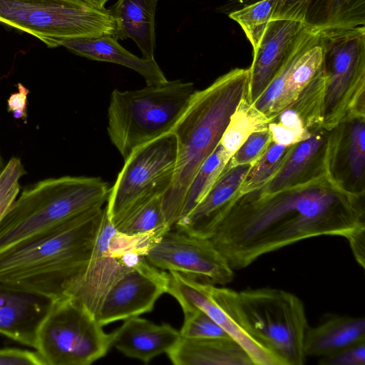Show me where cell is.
<instances>
[{"instance_id":"cell-1","label":"cell","mask_w":365,"mask_h":365,"mask_svg":"<svg viewBox=\"0 0 365 365\" xmlns=\"http://www.w3.org/2000/svg\"><path fill=\"white\" fill-rule=\"evenodd\" d=\"M365 229L364 197L351 195L329 176L265 192L238 194L226 206L208 238L233 270L261 256L320 236L346 239Z\"/></svg>"},{"instance_id":"cell-2","label":"cell","mask_w":365,"mask_h":365,"mask_svg":"<svg viewBox=\"0 0 365 365\" xmlns=\"http://www.w3.org/2000/svg\"><path fill=\"white\" fill-rule=\"evenodd\" d=\"M90 209L0 250V281L53 299L67 296L83 272L102 222Z\"/></svg>"},{"instance_id":"cell-3","label":"cell","mask_w":365,"mask_h":365,"mask_svg":"<svg viewBox=\"0 0 365 365\" xmlns=\"http://www.w3.org/2000/svg\"><path fill=\"white\" fill-rule=\"evenodd\" d=\"M249 83V68H235L207 88L196 90L171 131L177 140L176 168L171 186L163 197L170 227L180 217L193 177L220 142L239 102L248 94Z\"/></svg>"},{"instance_id":"cell-4","label":"cell","mask_w":365,"mask_h":365,"mask_svg":"<svg viewBox=\"0 0 365 365\" xmlns=\"http://www.w3.org/2000/svg\"><path fill=\"white\" fill-rule=\"evenodd\" d=\"M109 190L108 183L98 177L67 175L28 185L0 222V250L103 207Z\"/></svg>"},{"instance_id":"cell-5","label":"cell","mask_w":365,"mask_h":365,"mask_svg":"<svg viewBox=\"0 0 365 365\" xmlns=\"http://www.w3.org/2000/svg\"><path fill=\"white\" fill-rule=\"evenodd\" d=\"M195 91L192 83L181 80L146 84L135 91L114 89L108 109L107 132L123 158L170 133Z\"/></svg>"},{"instance_id":"cell-6","label":"cell","mask_w":365,"mask_h":365,"mask_svg":"<svg viewBox=\"0 0 365 365\" xmlns=\"http://www.w3.org/2000/svg\"><path fill=\"white\" fill-rule=\"evenodd\" d=\"M0 22L26 32L48 48L66 40L113 36L109 9L76 0H0Z\"/></svg>"},{"instance_id":"cell-7","label":"cell","mask_w":365,"mask_h":365,"mask_svg":"<svg viewBox=\"0 0 365 365\" xmlns=\"http://www.w3.org/2000/svg\"><path fill=\"white\" fill-rule=\"evenodd\" d=\"M239 314L251 336L285 365H302L304 339L309 327L302 301L279 289L237 292Z\"/></svg>"},{"instance_id":"cell-8","label":"cell","mask_w":365,"mask_h":365,"mask_svg":"<svg viewBox=\"0 0 365 365\" xmlns=\"http://www.w3.org/2000/svg\"><path fill=\"white\" fill-rule=\"evenodd\" d=\"M323 50L322 128L365 113V26L318 31Z\"/></svg>"},{"instance_id":"cell-9","label":"cell","mask_w":365,"mask_h":365,"mask_svg":"<svg viewBox=\"0 0 365 365\" xmlns=\"http://www.w3.org/2000/svg\"><path fill=\"white\" fill-rule=\"evenodd\" d=\"M110 334L75 298L53 300L36 336L45 365H88L106 355Z\"/></svg>"},{"instance_id":"cell-10","label":"cell","mask_w":365,"mask_h":365,"mask_svg":"<svg viewBox=\"0 0 365 365\" xmlns=\"http://www.w3.org/2000/svg\"><path fill=\"white\" fill-rule=\"evenodd\" d=\"M111 188L106 206L115 225L130 212L168 190L177 162V140L170 132L135 149Z\"/></svg>"},{"instance_id":"cell-11","label":"cell","mask_w":365,"mask_h":365,"mask_svg":"<svg viewBox=\"0 0 365 365\" xmlns=\"http://www.w3.org/2000/svg\"><path fill=\"white\" fill-rule=\"evenodd\" d=\"M168 273L167 293L176 299L183 312L197 309L206 313L245 350L253 365H285L245 329L238 311L236 291L203 283L176 272Z\"/></svg>"},{"instance_id":"cell-12","label":"cell","mask_w":365,"mask_h":365,"mask_svg":"<svg viewBox=\"0 0 365 365\" xmlns=\"http://www.w3.org/2000/svg\"><path fill=\"white\" fill-rule=\"evenodd\" d=\"M145 258L158 269L176 272L212 285H226L235 277V270L210 239L177 230L170 229L162 235Z\"/></svg>"},{"instance_id":"cell-13","label":"cell","mask_w":365,"mask_h":365,"mask_svg":"<svg viewBox=\"0 0 365 365\" xmlns=\"http://www.w3.org/2000/svg\"><path fill=\"white\" fill-rule=\"evenodd\" d=\"M168 282V272L141 257L108 291L96 319L103 327L152 311Z\"/></svg>"},{"instance_id":"cell-14","label":"cell","mask_w":365,"mask_h":365,"mask_svg":"<svg viewBox=\"0 0 365 365\" xmlns=\"http://www.w3.org/2000/svg\"><path fill=\"white\" fill-rule=\"evenodd\" d=\"M323 50L318 31L309 28L253 106L269 120L293 101L320 71Z\"/></svg>"},{"instance_id":"cell-15","label":"cell","mask_w":365,"mask_h":365,"mask_svg":"<svg viewBox=\"0 0 365 365\" xmlns=\"http://www.w3.org/2000/svg\"><path fill=\"white\" fill-rule=\"evenodd\" d=\"M328 176L346 192L365 195V113L351 112L330 130Z\"/></svg>"},{"instance_id":"cell-16","label":"cell","mask_w":365,"mask_h":365,"mask_svg":"<svg viewBox=\"0 0 365 365\" xmlns=\"http://www.w3.org/2000/svg\"><path fill=\"white\" fill-rule=\"evenodd\" d=\"M114 229L105 207L90 259L67 295L78 300L95 318L110 288L138 261L120 257L110 252L109 240Z\"/></svg>"},{"instance_id":"cell-17","label":"cell","mask_w":365,"mask_h":365,"mask_svg":"<svg viewBox=\"0 0 365 365\" xmlns=\"http://www.w3.org/2000/svg\"><path fill=\"white\" fill-rule=\"evenodd\" d=\"M307 27L293 19L269 21L250 70L247 99L253 105L293 53Z\"/></svg>"},{"instance_id":"cell-18","label":"cell","mask_w":365,"mask_h":365,"mask_svg":"<svg viewBox=\"0 0 365 365\" xmlns=\"http://www.w3.org/2000/svg\"><path fill=\"white\" fill-rule=\"evenodd\" d=\"M53 300L0 281V334L35 349L38 328Z\"/></svg>"},{"instance_id":"cell-19","label":"cell","mask_w":365,"mask_h":365,"mask_svg":"<svg viewBox=\"0 0 365 365\" xmlns=\"http://www.w3.org/2000/svg\"><path fill=\"white\" fill-rule=\"evenodd\" d=\"M329 140L330 130L320 127L309 138L294 144L278 172L260 188L274 192L327 177Z\"/></svg>"},{"instance_id":"cell-20","label":"cell","mask_w":365,"mask_h":365,"mask_svg":"<svg viewBox=\"0 0 365 365\" xmlns=\"http://www.w3.org/2000/svg\"><path fill=\"white\" fill-rule=\"evenodd\" d=\"M322 66L320 71L297 98L269 120L267 128L272 141L284 145L309 138L322 127L324 94Z\"/></svg>"},{"instance_id":"cell-21","label":"cell","mask_w":365,"mask_h":365,"mask_svg":"<svg viewBox=\"0 0 365 365\" xmlns=\"http://www.w3.org/2000/svg\"><path fill=\"white\" fill-rule=\"evenodd\" d=\"M250 164L230 166L227 163L202 200L174 225L176 230L195 237L209 238L220 214L239 194Z\"/></svg>"},{"instance_id":"cell-22","label":"cell","mask_w":365,"mask_h":365,"mask_svg":"<svg viewBox=\"0 0 365 365\" xmlns=\"http://www.w3.org/2000/svg\"><path fill=\"white\" fill-rule=\"evenodd\" d=\"M110 336L111 346L144 363L168 354L181 337L180 331L170 324H156L139 316L125 319Z\"/></svg>"},{"instance_id":"cell-23","label":"cell","mask_w":365,"mask_h":365,"mask_svg":"<svg viewBox=\"0 0 365 365\" xmlns=\"http://www.w3.org/2000/svg\"><path fill=\"white\" fill-rule=\"evenodd\" d=\"M61 46L91 60L117 63L130 68L142 76L146 84L168 81L155 58L147 59L133 55L120 46L112 35L66 40Z\"/></svg>"},{"instance_id":"cell-24","label":"cell","mask_w":365,"mask_h":365,"mask_svg":"<svg viewBox=\"0 0 365 365\" xmlns=\"http://www.w3.org/2000/svg\"><path fill=\"white\" fill-rule=\"evenodd\" d=\"M167 354L175 365H253L245 350L230 337L181 336Z\"/></svg>"},{"instance_id":"cell-25","label":"cell","mask_w":365,"mask_h":365,"mask_svg":"<svg viewBox=\"0 0 365 365\" xmlns=\"http://www.w3.org/2000/svg\"><path fill=\"white\" fill-rule=\"evenodd\" d=\"M158 0H118L109 9L115 21L113 37L131 38L143 58H154L155 47V15Z\"/></svg>"},{"instance_id":"cell-26","label":"cell","mask_w":365,"mask_h":365,"mask_svg":"<svg viewBox=\"0 0 365 365\" xmlns=\"http://www.w3.org/2000/svg\"><path fill=\"white\" fill-rule=\"evenodd\" d=\"M365 341V319L332 316L315 327H308L304 339L306 357H322L343 347Z\"/></svg>"},{"instance_id":"cell-27","label":"cell","mask_w":365,"mask_h":365,"mask_svg":"<svg viewBox=\"0 0 365 365\" xmlns=\"http://www.w3.org/2000/svg\"><path fill=\"white\" fill-rule=\"evenodd\" d=\"M303 24L314 31L365 26V0H309Z\"/></svg>"},{"instance_id":"cell-28","label":"cell","mask_w":365,"mask_h":365,"mask_svg":"<svg viewBox=\"0 0 365 365\" xmlns=\"http://www.w3.org/2000/svg\"><path fill=\"white\" fill-rule=\"evenodd\" d=\"M268 122L266 115L250 103L247 95L232 114L220 143L232 157L250 134L267 129Z\"/></svg>"},{"instance_id":"cell-29","label":"cell","mask_w":365,"mask_h":365,"mask_svg":"<svg viewBox=\"0 0 365 365\" xmlns=\"http://www.w3.org/2000/svg\"><path fill=\"white\" fill-rule=\"evenodd\" d=\"M230 158L231 156L219 143L212 153L200 167L190 183L178 220L185 217L206 195Z\"/></svg>"},{"instance_id":"cell-30","label":"cell","mask_w":365,"mask_h":365,"mask_svg":"<svg viewBox=\"0 0 365 365\" xmlns=\"http://www.w3.org/2000/svg\"><path fill=\"white\" fill-rule=\"evenodd\" d=\"M163 197H155L130 212L114 225L115 229L129 235L170 230L163 211Z\"/></svg>"},{"instance_id":"cell-31","label":"cell","mask_w":365,"mask_h":365,"mask_svg":"<svg viewBox=\"0 0 365 365\" xmlns=\"http://www.w3.org/2000/svg\"><path fill=\"white\" fill-rule=\"evenodd\" d=\"M293 145L272 141L261 158L251 165L240 187L239 194L260 188L278 172Z\"/></svg>"},{"instance_id":"cell-32","label":"cell","mask_w":365,"mask_h":365,"mask_svg":"<svg viewBox=\"0 0 365 365\" xmlns=\"http://www.w3.org/2000/svg\"><path fill=\"white\" fill-rule=\"evenodd\" d=\"M275 0H259L229 14L242 29L250 42L255 55L260 45L269 21H271Z\"/></svg>"},{"instance_id":"cell-33","label":"cell","mask_w":365,"mask_h":365,"mask_svg":"<svg viewBox=\"0 0 365 365\" xmlns=\"http://www.w3.org/2000/svg\"><path fill=\"white\" fill-rule=\"evenodd\" d=\"M26 174L20 158H11L0 174V222L2 220L21 190L20 179Z\"/></svg>"},{"instance_id":"cell-34","label":"cell","mask_w":365,"mask_h":365,"mask_svg":"<svg viewBox=\"0 0 365 365\" xmlns=\"http://www.w3.org/2000/svg\"><path fill=\"white\" fill-rule=\"evenodd\" d=\"M184 322L180 334L184 338L230 337L223 329L204 312L195 309L184 311Z\"/></svg>"},{"instance_id":"cell-35","label":"cell","mask_w":365,"mask_h":365,"mask_svg":"<svg viewBox=\"0 0 365 365\" xmlns=\"http://www.w3.org/2000/svg\"><path fill=\"white\" fill-rule=\"evenodd\" d=\"M272 142L268 128L250 134L229 160L230 166L253 165L258 160Z\"/></svg>"},{"instance_id":"cell-36","label":"cell","mask_w":365,"mask_h":365,"mask_svg":"<svg viewBox=\"0 0 365 365\" xmlns=\"http://www.w3.org/2000/svg\"><path fill=\"white\" fill-rule=\"evenodd\" d=\"M319 359L320 365H365V341L350 344Z\"/></svg>"},{"instance_id":"cell-37","label":"cell","mask_w":365,"mask_h":365,"mask_svg":"<svg viewBox=\"0 0 365 365\" xmlns=\"http://www.w3.org/2000/svg\"><path fill=\"white\" fill-rule=\"evenodd\" d=\"M0 365H45L36 351L26 349L4 348L0 349Z\"/></svg>"},{"instance_id":"cell-38","label":"cell","mask_w":365,"mask_h":365,"mask_svg":"<svg viewBox=\"0 0 365 365\" xmlns=\"http://www.w3.org/2000/svg\"><path fill=\"white\" fill-rule=\"evenodd\" d=\"M29 90L21 83L18 84V92L10 96L8 99V110L12 112L16 118L26 119V104Z\"/></svg>"},{"instance_id":"cell-39","label":"cell","mask_w":365,"mask_h":365,"mask_svg":"<svg viewBox=\"0 0 365 365\" xmlns=\"http://www.w3.org/2000/svg\"><path fill=\"white\" fill-rule=\"evenodd\" d=\"M353 255L361 268L365 267V229L360 230L346 239Z\"/></svg>"},{"instance_id":"cell-40","label":"cell","mask_w":365,"mask_h":365,"mask_svg":"<svg viewBox=\"0 0 365 365\" xmlns=\"http://www.w3.org/2000/svg\"><path fill=\"white\" fill-rule=\"evenodd\" d=\"M79 1L83 3H86L87 4H89L91 6H93L96 8L103 9L105 8L106 4L109 0H76Z\"/></svg>"},{"instance_id":"cell-41","label":"cell","mask_w":365,"mask_h":365,"mask_svg":"<svg viewBox=\"0 0 365 365\" xmlns=\"http://www.w3.org/2000/svg\"><path fill=\"white\" fill-rule=\"evenodd\" d=\"M4 166H5V165L4 163V160H3L1 153H0V174L2 172Z\"/></svg>"},{"instance_id":"cell-42","label":"cell","mask_w":365,"mask_h":365,"mask_svg":"<svg viewBox=\"0 0 365 365\" xmlns=\"http://www.w3.org/2000/svg\"><path fill=\"white\" fill-rule=\"evenodd\" d=\"M284 1V0H275V1H276L275 2V5L279 4V3H280V2H282V1Z\"/></svg>"}]
</instances>
